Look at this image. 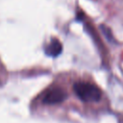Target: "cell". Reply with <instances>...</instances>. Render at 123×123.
Masks as SVG:
<instances>
[{
    "mask_svg": "<svg viewBox=\"0 0 123 123\" xmlns=\"http://www.w3.org/2000/svg\"><path fill=\"white\" fill-rule=\"evenodd\" d=\"M101 29H102V31H103V33H104V34H107V31H108V32L110 31V29H109V28H105L104 26H101ZM111 34H109V36L107 35V36H106V37L108 38V40H110V41H113V38H112V37H111Z\"/></svg>",
    "mask_w": 123,
    "mask_h": 123,
    "instance_id": "cell-4",
    "label": "cell"
},
{
    "mask_svg": "<svg viewBox=\"0 0 123 123\" xmlns=\"http://www.w3.org/2000/svg\"><path fill=\"white\" fill-rule=\"evenodd\" d=\"M73 91L76 96L85 103L99 102L102 97L101 89L89 82H76L73 84Z\"/></svg>",
    "mask_w": 123,
    "mask_h": 123,
    "instance_id": "cell-1",
    "label": "cell"
},
{
    "mask_svg": "<svg viewBox=\"0 0 123 123\" xmlns=\"http://www.w3.org/2000/svg\"><path fill=\"white\" fill-rule=\"evenodd\" d=\"M62 52V44L57 37H52L50 41L44 46V53L48 57L56 58Z\"/></svg>",
    "mask_w": 123,
    "mask_h": 123,
    "instance_id": "cell-3",
    "label": "cell"
},
{
    "mask_svg": "<svg viewBox=\"0 0 123 123\" xmlns=\"http://www.w3.org/2000/svg\"><path fill=\"white\" fill-rule=\"evenodd\" d=\"M66 98L67 93L63 88L60 86H52L45 91V93L42 96L41 102L44 105L53 106L64 102Z\"/></svg>",
    "mask_w": 123,
    "mask_h": 123,
    "instance_id": "cell-2",
    "label": "cell"
}]
</instances>
